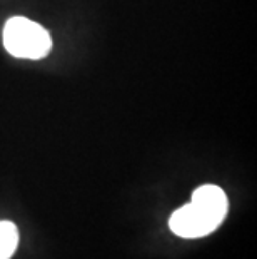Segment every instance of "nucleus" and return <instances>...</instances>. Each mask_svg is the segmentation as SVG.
Returning <instances> with one entry per match:
<instances>
[{"mask_svg":"<svg viewBox=\"0 0 257 259\" xmlns=\"http://www.w3.org/2000/svg\"><path fill=\"white\" fill-rule=\"evenodd\" d=\"M227 214V197L221 187L205 184L194 191L192 201L177 209L169 228L180 238H202L214 231Z\"/></svg>","mask_w":257,"mask_h":259,"instance_id":"obj_1","label":"nucleus"},{"mask_svg":"<svg viewBox=\"0 0 257 259\" xmlns=\"http://www.w3.org/2000/svg\"><path fill=\"white\" fill-rule=\"evenodd\" d=\"M4 46L19 59H42L50 52L52 38L42 25L25 17H14L4 27Z\"/></svg>","mask_w":257,"mask_h":259,"instance_id":"obj_2","label":"nucleus"},{"mask_svg":"<svg viewBox=\"0 0 257 259\" xmlns=\"http://www.w3.org/2000/svg\"><path fill=\"white\" fill-rule=\"evenodd\" d=\"M19 231L10 221H0V259H9L17 249Z\"/></svg>","mask_w":257,"mask_h":259,"instance_id":"obj_3","label":"nucleus"}]
</instances>
